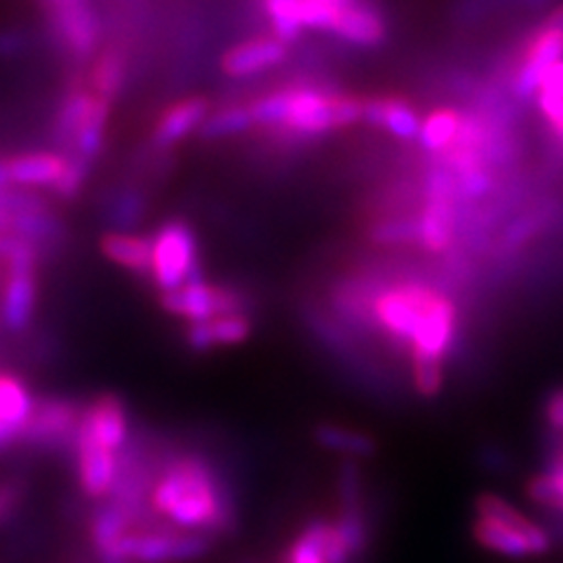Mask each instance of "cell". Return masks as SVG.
<instances>
[{
	"instance_id": "7",
	"label": "cell",
	"mask_w": 563,
	"mask_h": 563,
	"mask_svg": "<svg viewBox=\"0 0 563 563\" xmlns=\"http://www.w3.org/2000/svg\"><path fill=\"white\" fill-rule=\"evenodd\" d=\"M455 179L449 169H437L430 176L418 221V244L430 254H444L455 235Z\"/></svg>"
},
{
	"instance_id": "34",
	"label": "cell",
	"mask_w": 563,
	"mask_h": 563,
	"mask_svg": "<svg viewBox=\"0 0 563 563\" xmlns=\"http://www.w3.org/2000/svg\"><path fill=\"white\" fill-rule=\"evenodd\" d=\"M372 240L376 244H413L418 242V221L409 217H397L374 223Z\"/></svg>"
},
{
	"instance_id": "10",
	"label": "cell",
	"mask_w": 563,
	"mask_h": 563,
	"mask_svg": "<svg viewBox=\"0 0 563 563\" xmlns=\"http://www.w3.org/2000/svg\"><path fill=\"white\" fill-rule=\"evenodd\" d=\"M82 409L74 399L66 397H41L35 399V407L31 413L29 426L22 434V442L59 451L76 444V434L80 428Z\"/></svg>"
},
{
	"instance_id": "19",
	"label": "cell",
	"mask_w": 563,
	"mask_h": 563,
	"mask_svg": "<svg viewBox=\"0 0 563 563\" xmlns=\"http://www.w3.org/2000/svg\"><path fill=\"white\" fill-rule=\"evenodd\" d=\"M209 115V101L205 97H186L174 101L161 113L153 128V146L172 148L188 134L202 128Z\"/></svg>"
},
{
	"instance_id": "23",
	"label": "cell",
	"mask_w": 563,
	"mask_h": 563,
	"mask_svg": "<svg viewBox=\"0 0 563 563\" xmlns=\"http://www.w3.org/2000/svg\"><path fill=\"white\" fill-rule=\"evenodd\" d=\"M331 33H336L339 38L352 45L376 47L385 41V24L374 10L360 5H343L333 14Z\"/></svg>"
},
{
	"instance_id": "18",
	"label": "cell",
	"mask_w": 563,
	"mask_h": 563,
	"mask_svg": "<svg viewBox=\"0 0 563 563\" xmlns=\"http://www.w3.org/2000/svg\"><path fill=\"white\" fill-rule=\"evenodd\" d=\"M250 336L252 320L244 312H228L205 322H190L186 329V343L192 352L242 345Z\"/></svg>"
},
{
	"instance_id": "38",
	"label": "cell",
	"mask_w": 563,
	"mask_h": 563,
	"mask_svg": "<svg viewBox=\"0 0 563 563\" xmlns=\"http://www.w3.org/2000/svg\"><path fill=\"white\" fill-rule=\"evenodd\" d=\"M22 49L20 33H0V55H16Z\"/></svg>"
},
{
	"instance_id": "5",
	"label": "cell",
	"mask_w": 563,
	"mask_h": 563,
	"mask_svg": "<svg viewBox=\"0 0 563 563\" xmlns=\"http://www.w3.org/2000/svg\"><path fill=\"white\" fill-rule=\"evenodd\" d=\"M209 550V542L200 533L181 531V528H141L134 526L132 531L122 536L115 544L111 556L103 559H118L125 563H186L192 559H200Z\"/></svg>"
},
{
	"instance_id": "20",
	"label": "cell",
	"mask_w": 563,
	"mask_h": 563,
	"mask_svg": "<svg viewBox=\"0 0 563 563\" xmlns=\"http://www.w3.org/2000/svg\"><path fill=\"white\" fill-rule=\"evenodd\" d=\"M362 120L401 141L418 139L422 122L413 106L399 97L362 99Z\"/></svg>"
},
{
	"instance_id": "9",
	"label": "cell",
	"mask_w": 563,
	"mask_h": 563,
	"mask_svg": "<svg viewBox=\"0 0 563 563\" xmlns=\"http://www.w3.org/2000/svg\"><path fill=\"white\" fill-rule=\"evenodd\" d=\"M563 59V5H559L548 20H544L526 43L521 55L517 76H515V92L517 97H536L542 76L548 68Z\"/></svg>"
},
{
	"instance_id": "36",
	"label": "cell",
	"mask_w": 563,
	"mask_h": 563,
	"mask_svg": "<svg viewBox=\"0 0 563 563\" xmlns=\"http://www.w3.org/2000/svg\"><path fill=\"white\" fill-rule=\"evenodd\" d=\"M542 416H544V422H548V428L563 437V385L556 387V390L550 393L548 399H544Z\"/></svg>"
},
{
	"instance_id": "39",
	"label": "cell",
	"mask_w": 563,
	"mask_h": 563,
	"mask_svg": "<svg viewBox=\"0 0 563 563\" xmlns=\"http://www.w3.org/2000/svg\"><path fill=\"white\" fill-rule=\"evenodd\" d=\"M314 3H324L331 8H343V5H352V0H314Z\"/></svg>"
},
{
	"instance_id": "11",
	"label": "cell",
	"mask_w": 563,
	"mask_h": 563,
	"mask_svg": "<svg viewBox=\"0 0 563 563\" xmlns=\"http://www.w3.org/2000/svg\"><path fill=\"white\" fill-rule=\"evenodd\" d=\"M242 296L235 289L209 285L205 279L188 282V285L161 294V308L179 320L205 322L211 317L242 312Z\"/></svg>"
},
{
	"instance_id": "32",
	"label": "cell",
	"mask_w": 563,
	"mask_h": 563,
	"mask_svg": "<svg viewBox=\"0 0 563 563\" xmlns=\"http://www.w3.org/2000/svg\"><path fill=\"white\" fill-rule=\"evenodd\" d=\"M411 372H413V387L420 397L434 399L444 387V360L418 355H411Z\"/></svg>"
},
{
	"instance_id": "27",
	"label": "cell",
	"mask_w": 563,
	"mask_h": 563,
	"mask_svg": "<svg viewBox=\"0 0 563 563\" xmlns=\"http://www.w3.org/2000/svg\"><path fill=\"white\" fill-rule=\"evenodd\" d=\"M463 120H465V113L451 109V106L434 109L426 120L420 122V134H418L420 146L428 153H446L455 144L457 134H461Z\"/></svg>"
},
{
	"instance_id": "42",
	"label": "cell",
	"mask_w": 563,
	"mask_h": 563,
	"mask_svg": "<svg viewBox=\"0 0 563 563\" xmlns=\"http://www.w3.org/2000/svg\"><path fill=\"white\" fill-rule=\"evenodd\" d=\"M556 134H559V136H561V139H563V125H561V128H559V130H556Z\"/></svg>"
},
{
	"instance_id": "29",
	"label": "cell",
	"mask_w": 563,
	"mask_h": 563,
	"mask_svg": "<svg viewBox=\"0 0 563 563\" xmlns=\"http://www.w3.org/2000/svg\"><path fill=\"white\" fill-rule=\"evenodd\" d=\"M250 128H254V118L250 113V106L235 103V106H225V109H221L217 113H209L207 120L202 122L200 134L207 141H217V139L244 134Z\"/></svg>"
},
{
	"instance_id": "25",
	"label": "cell",
	"mask_w": 563,
	"mask_h": 563,
	"mask_svg": "<svg viewBox=\"0 0 563 563\" xmlns=\"http://www.w3.org/2000/svg\"><path fill=\"white\" fill-rule=\"evenodd\" d=\"M128 80V57L118 47H103L92 57L90 74H87V87L103 99H113L122 92Z\"/></svg>"
},
{
	"instance_id": "40",
	"label": "cell",
	"mask_w": 563,
	"mask_h": 563,
	"mask_svg": "<svg viewBox=\"0 0 563 563\" xmlns=\"http://www.w3.org/2000/svg\"><path fill=\"white\" fill-rule=\"evenodd\" d=\"M10 188V181H8V172H5V163L0 161V190Z\"/></svg>"
},
{
	"instance_id": "22",
	"label": "cell",
	"mask_w": 563,
	"mask_h": 563,
	"mask_svg": "<svg viewBox=\"0 0 563 563\" xmlns=\"http://www.w3.org/2000/svg\"><path fill=\"white\" fill-rule=\"evenodd\" d=\"M33 407L35 399L26 383L20 376L0 372V428L8 432L12 442L22 439Z\"/></svg>"
},
{
	"instance_id": "4",
	"label": "cell",
	"mask_w": 563,
	"mask_h": 563,
	"mask_svg": "<svg viewBox=\"0 0 563 563\" xmlns=\"http://www.w3.org/2000/svg\"><path fill=\"white\" fill-rule=\"evenodd\" d=\"M151 246L153 261L148 277L163 294L202 279L198 238L184 219H167L157 225L151 235Z\"/></svg>"
},
{
	"instance_id": "12",
	"label": "cell",
	"mask_w": 563,
	"mask_h": 563,
	"mask_svg": "<svg viewBox=\"0 0 563 563\" xmlns=\"http://www.w3.org/2000/svg\"><path fill=\"white\" fill-rule=\"evenodd\" d=\"M3 301H0V320L12 333L24 331L38 306V263L20 261L5 266Z\"/></svg>"
},
{
	"instance_id": "28",
	"label": "cell",
	"mask_w": 563,
	"mask_h": 563,
	"mask_svg": "<svg viewBox=\"0 0 563 563\" xmlns=\"http://www.w3.org/2000/svg\"><path fill=\"white\" fill-rule=\"evenodd\" d=\"M526 493L533 503L563 512V444L552 453L548 467L531 477Z\"/></svg>"
},
{
	"instance_id": "2",
	"label": "cell",
	"mask_w": 563,
	"mask_h": 563,
	"mask_svg": "<svg viewBox=\"0 0 563 563\" xmlns=\"http://www.w3.org/2000/svg\"><path fill=\"white\" fill-rule=\"evenodd\" d=\"M246 106L254 125L298 136L327 134L362 120V99L324 92L317 87H287Z\"/></svg>"
},
{
	"instance_id": "13",
	"label": "cell",
	"mask_w": 563,
	"mask_h": 563,
	"mask_svg": "<svg viewBox=\"0 0 563 563\" xmlns=\"http://www.w3.org/2000/svg\"><path fill=\"white\" fill-rule=\"evenodd\" d=\"M76 470H78V484L85 496L90 498H106L113 496V488L118 484L120 461L115 451L106 449L97 439L78 428L76 434Z\"/></svg>"
},
{
	"instance_id": "24",
	"label": "cell",
	"mask_w": 563,
	"mask_h": 563,
	"mask_svg": "<svg viewBox=\"0 0 563 563\" xmlns=\"http://www.w3.org/2000/svg\"><path fill=\"white\" fill-rule=\"evenodd\" d=\"M95 99L97 95L87 85H76L74 90L64 95L55 118V130H52V136H55L64 155L74 146V139L82 125V120L90 113Z\"/></svg>"
},
{
	"instance_id": "30",
	"label": "cell",
	"mask_w": 563,
	"mask_h": 563,
	"mask_svg": "<svg viewBox=\"0 0 563 563\" xmlns=\"http://www.w3.org/2000/svg\"><path fill=\"white\" fill-rule=\"evenodd\" d=\"M263 8H266V14L271 16L275 38L287 45L301 38V0H263Z\"/></svg>"
},
{
	"instance_id": "16",
	"label": "cell",
	"mask_w": 563,
	"mask_h": 563,
	"mask_svg": "<svg viewBox=\"0 0 563 563\" xmlns=\"http://www.w3.org/2000/svg\"><path fill=\"white\" fill-rule=\"evenodd\" d=\"M287 43L275 35H258V38L244 41L223 52L221 70L231 78H252L263 70H271L287 59Z\"/></svg>"
},
{
	"instance_id": "14",
	"label": "cell",
	"mask_w": 563,
	"mask_h": 563,
	"mask_svg": "<svg viewBox=\"0 0 563 563\" xmlns=\"http://www.w3.org/2000/svg\"><path fill=\"white\" fill-rule=\"evenodd\" d=\"M455 329H457V312L449 296L437 291L430 308L422 314V320L413 333V341L409 345L411 355H428L444 360L455 341Z\"/></svg>"
},
{
	"instance_id": "8",
	"label": "cell",
	"mask_w": 563,
	"mask_h": 563,
	"mask_svg": "<svg viewBox=\"0 0 563 563\" xmlns=\"http://www.w3.org/2000/svg\"><path fill=\"white\" fill-rule=\"evenodd\" d=\"M49 26L70 57L92 59L99 52L101 20L90 0H49Z\"/></svg>"
},
{
	"instance_id": "17",
	"label": "cell",
	"mask_w": 563,
	"mask_h": 563,
	"mask_svg": "<svg viewBox=\"0 0 563 563\" xmlns=\"http://www.w3.org/2000/svg\"><path fill=\"white\" fill-rule=\"evenodd\" d=\"M8 181L16 188H55L66 172L68 157L62 153H47V151H35V153H20L12 157H3Z\"/></svg>"
},
{
	"instance_id": "15",
	"label": "cell",
	"mask_w": 563,
	"mask_h": 563,
	"mask_svg": "<svg viewBox=\"0 0 563 563\" xmlns=\"http://www.w3.org/2000/svg\"><path fill=\"white\" fill-rule=\"evenodd\" d=\"M80 428L85 432H90L106 449L111 451L122 449L130 434V416H128L125 401L113 393H103L95 397L82 409Z\"/></svg>"
},
{
	"instance_id": "35",
	"label": "cell",
	"mask_w": 563,
	"mask_h": 563,
	"mask_svg": "<svg viewBox=\"0 0 563 563\" xmlns=\"http://www.w3.org/2000/svg\"><path fill=\"white\" fill-rule=\"evenodd\" d=\"M536 97L538 101H563V59L548 68Z\"/></svg>"
},
{
	"instance_id": "3",
	"label": "cell",
	"mask_w": 563,
	"mask_h": 563,
	"mask_svg": "<svg viewBox=\"0 0 563 563\" xmlns=\"http://www.w3.org/2000/svg\"><path fill=\"white\" fill-rule=\"evenodd\" d=\"M477 519L472 523V538L479 548L507 559L542 556L552 550L548 528L528 519L515 505H509L496 493H482L474 500Z\"/></svg>"
},
{
	"instance_id": "26",
	"label": "cell",
	"mask_w": 563,
	"mask_h": 563,
	"mask_svg": "<svg viewBox=\"0 0 563 563\" xmlns=\"http://www.w3.org/2000/svg\"><path fill=\"white\" fill-rule=\"evenodd\" d=\"M312 437L322 449L347 457H372L378 449V442L372 434L347 426H336V422H320L312 430Z\"/></svg>"
},
{
	"instance_id": "41",
	"label": "cell",
	"mask_w": 563,
	"mask_h": 563,
	"mask_svg": "<svg viewBox=\"0 0 563 563\" xmlns=\"http://www.w3.org/2000/svg\"><path fill=\"white\" fill-rule=\"evenodd\" d=\"M103 563H125V561H118V559H101Z\"/></svg>"
},
{
	"instance_id": "21",
	"label": "cell",
	"mask_w": 563,
	"mask_h": 563,
	"mask_svg": "<svg viewBox=\"0 0 563 563\" xmlns=\"http://www.w3.org/2000/svg\"><path fill=\"white\" fill-rule=\"evenodd\" d=\"M101 254L115 263L118 268L148 277L151 275V261H153V246L151 238L136 235L128 231H109L99 238Z\"/></svg>"
},
{
	"instance_id": "6",
	"label": "cell",
	"mask_w": 563,
	"mask_h": 563,
	"mask_svg": "<svg viewBox=\"0 0 563 563\" xmlns=\"http://www.w3.org/2000/svg\"><path fill=\"white\" fill-rule=\"evenodd\" d=\"M434 294L437 289L428 285H416V282H401V285L385 287L372 301L374 320L387 336L397 343L411 345L413 333L422 314L430 308Z\"/></svg>"
},
{
	"instance_id": "1",
	"label": "cell",
	"mask_w": 563,
	"mask_h": 563,
	"mask_svg": "<svg viewBox=\"0 0 563 563\" xmlns=\"http://www.w3.org/2000/svg\"><path fill=\"white\" fill-rule=\"evenodd\" d=\"M153 512L181 531H225L233 523V503L219 472L198 453L176 455L151 488Z\"/></svg>"
},
{
	"instance_id": "37",
	"label": "cell",
	"mask_w": 563,
	"mask_h": 563,
	"mask_svg": "<svg viewBox=\"0 0 563 563\" xmlns=\"http://www.w3.org/2000/svg\"><path fill=\"white\" fill-rule=\"evenodd\" d=\"M22 500V484L20 482H3L0 484V523H3Z\"/></svg>"
},
{
	"instance_id": "33",
	"label": "cell",
	"mask_w": 563,
	"mask_h": 563,
	"mask_svg": "<svg viewBox=\"0 0 563 563\" xmlns=\"http://www.w3.org/2000/svg\"><path fill=\"white\" fill-rule=\"evenodd\" d=\"M324 519L308 523L287 550V563H327L322 552Z\"/></svg>"
},
{
	"instance_id": "31",
	"label": "cell",
	"mask_w": 563,
	"mask_h": 563,
	"mask_svg": "<svg viewBox=\"0 0 563 563\" xmlns=\"http://www.w3.org/2000/svg\"><path fill=\"white\" fill-rule=\"evenodd\" d=\"M144 198L134 188H120L113 190L109 200L103 205L106 219L115 228H132L141 217H144Z\"/></svg>"
}]
</instances>
